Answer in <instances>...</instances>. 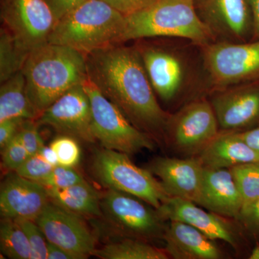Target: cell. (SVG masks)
Here are the masks:
<instances>
[{
  "label": "cell",
  "mask_w": 259,
  "mask_h": 259,
  "mask_svg": "<svg viewBox=\"0 0 259 259\" xmlns=\"http://www.w3.org/2000/svg\"><path fill=\"white\" fill-rule=\"evenodd\" d=\"M22 71L29 98L40 115L89 76L85 55L48 42L30 51Z\"/></svg>",
  "instance_id": "obj_2"
},
{
  "label": "cell",
  "mask_w": 259,
  "mask_h": 259,
  "mask_svg": "<svg viewBox=\"0 0 259 259\" xmlns=\"http://www.w3.org/2000/svg\"><path fill=\"white\" fill-rule=\"evenodd\" d=\"M47 259H79L76 255L49 241H47Z\"/></svg>",
  "instance_id": "obj_37"
},
{
  "label": "cell",
  "mask_w": 259,
  "mask_h": 259,
  "mask_svg": "<svg viewBox=\"0 0 259 259\" xmlns=\"http://www.w3.org/2000/svg\"><path fill=\"white\" fill-rule=\"evenodd\" d=\"M163 239L165 250L176 259H218L221 252L213 240L197 228L179 221H168Z\"/></svg>",
  "instance_id": "obj_19"
},
{
  "label": "cell",
  "mask_w": 259,
  "mask_h": 259,
  "mask_svg": "<svg viewBox=\"0 0 259 259\" xmlns=\"http://www.w3.org/2000/svg\"><path fill=\"white\" fill-rule=\"evenodd\" d=\"M158 211L165 221L187 223L213 241L221 240L233 246L236 245V237L228 223L219 214L207 212L192 201L169 197Z\"/></svg>",
  "instance_id": "obj_17"
},
{
  "label": "cell",
  "mask_w": 259,
  "mask_h": 259,
  "mask_svg": "<svg viewBox=\"0 0 259 259\" xmlns=\"http://www.w3.org/2000/svg\"><path fill=\"white\" fill-rule=\"evenodd\" d=\"M131 194L109 190L101 195L102 217L123 238H162L167 224L158 209Z\"/></svg>",
  "instance_id": "obj_7"
},
{
  "label": "cell",
  "mask_w": 259,
  "mask_h": 259,
  "mask_svg": "<svg viewBox=\"0 0 259 259\" xmlns=\"http://www.w3.org/2000/svg\"><path fill=\"white\" fill-rule=\"evenodd\" d=\"M197 13L214 36L231 41L246 38L253 32L249 0H194Z\"/></svg>",
  "instance_id": "obj_13"
},
{
  "label": "cell",
  "mask_w": 259,
  "mask_h": 259,
  "mask_svg": "<svg viewBox=\"0 0 259 259\" xmlns=\"http://www.w3.org/2000/svg\"><path fill=\"white\" fill-rule=\"evenodd\" d=\"M84 179L74 167L57 165L45 178L38 183L47 189H64L85 182Z\"/></svg>",
  "instance_id": "obj_29"
},
{
  "label": "cell",
  "mask_w": 259,
  "mask_h": 259,
  "mask_svg": "<svg viewBox=\"0 0 259 259\" xmlns=\"http://www.w3.org/2000/svg\"><path fill=\"white\" fill-rule=\"evenodd\" d=\"M148 170L159 178L171 197L192 201L201 206L204 166L198 158L158 157Z\"/></svg>",
  "instance_id": "obj_14"
},
{
  "label": "cell",
  "mask_w": 259,
  "mask_h": 259,
  "mask_svg": "<svg viewBox=\"0 0 259 259\" xmlns=\"http://www.w3.org/2000/svg\"><path fill=\"white\" fill-rule=\"evenodd\" d=\"M52 10L56 20H59L64 15L83 3L85 0H45Z\"/></svg>",
  "instance_id": "obj_35"
},
{
  "label": "cell",
  "mask_w": 259,
  "mask_h": 259,
  "mask_svg": "<svg viewBox=\"0 0 259 259\" xmlns=\"http://www.w3.org/2000/svg\"><path fill=\"white\" fill-rule=\"evenodd\" d=\"M204 167L231 168L245 163H259V153L238 131H220L198 156Z\"/></svg>",
  "instance_id": "obj_20"
},
{
  "label": "cell",
  "mask_w": 259,
  "mask_h": 259,
  "mask_svg": "<svg viewBox=\"0 0 259 259\" xmlns=\"http://www.w3.org/2000/svg\"><path fill=\"white\" fill-rule=\"evenodd\" d=\"M211 105L222 131H236L259 120V89H226L213 97Z\"/></svg>",
  "instance_id": "obj_16"
},
{
  "label": "cell",
  "mask_w": 259,
  "mask_h": 259,
  "mask_svg": "<svg viewBox=\"0 0 259 259\" xmlns=\"http://www.w3.org/2000/svg\"><path fill=\"white\" fill-rule=\"evenodd\" d=\"M253 13V33L255 37L259 38V0H249Z\"/></svg>",
  "instance_id": "obj_41"
},
{
  "label": "cell",
  "mask_w": 259,
  "mask_h": 259,
  "mask_svg": "<svg viewBox=\"0 0 259 259\" xmlns=\"http://www.w3.org/2000/svg\"><path fill=\"white\" fill-rule=\"evenodd\" d=\"M241 218L259 226V199L248 211L242 214Z\"/></svg>",
  "instance_id": "obj_40"
},
{
  "label": "cell",
  "mask_w": 259,
  "mask_h": 259,
  "mask_svg": "<svg viewBox=\"0 0 259 259\" xmlns=\"http://www.w3.org/2000/svg\"><path fill=\"white\" fill-rule=\"evenodd\" d=\"M2 253L13 259L31 258V247L26 233L15 220L3 218L0 225Z\"/></svg>",
  "instance_id": "obj_26"
},
{
  "label": "cell",
  "mask_w": 259,
  "mask_h": 259,
  "mask_svg": "<svg viewBox=\"0 0 259 259\" xmlns=\"http://www.w3.org/2000/svg\"><path fill=\"white\" fill-rule=\"evenodd\" d=\"M201 207L221 216L241 217V194L230 168L204 167Z\"/></svg>",
  "instance_id": "obj_18"
},
{
  "label": "cell",
  "mask_w": 259,
  "mask_h": 259,
  "mask_svg": "<svg viewBox=\"0 0 259 259\" xmlns=\"http://www.w3.org/2000/svg\"><path fill=\"white\" fill-rule=\"evenodd\" d=\"M240 134L245 142L259 153V125L253 128L240 132Z\"/></svg>",
  "instance_id": "obj_38"
},
{
  "label": "cell",
  "mask_w": 259,
  "mask_h": 259,
  "mask_svg": "<svg viewBox=\"0 0 259 259\" xmlns=\"http://www.w3.org/2000/svg\"><path fill=\"white\" fill-rule=\"evenodd\" d=\"M37 153H39L44 159H45L48 163H50L53 166H56L57 165H59L55 151L53 150V148L50 146H44Z\"/></svg>",
  "instance_id": "obj_39"
},
{
  "label": "cell",
  "mask_w": 259,
  "mask_h": 259,
  "mask_svg": "<svg viewBox=\"0 0 259 259\" xmlns=\"http://www.w3.org/2000/svg\"><path fill=\"white\" fill-rule=\"evenodd\" d=\"M102 1L110 5L122 14L127 15L144 6L148 0H102Z\"/></svg>",
  "instance_id": "obj_36"
},
{
  "label": "cell",
  "mask_w": 259,
  "mask_h": 259,
  "mask_svg": "<svg viewBox=\"0 0 259 259\" xmlns=\"http://www.w3.org/2000/svg\"><path fill=\"white\" fill-rule=\"evenodd\" d=\"M50 146L55 151L59 165L75 167L79 164L81 151L77 139L61 135L51 143Z\"/></svg>",
  "instance_id": "obj_28"
},
{
  "label": "cell",
  "mask_w": 259,
  "mask_h": 259,
  "mask_svg": "<svg viewBox=\"0 0 259 259\" xmlns=\"http://www.w3.org/2000/svg\"><path fill=\"white\" fill-rule=\"evenodd\" d=\"M166 130L174 148L182 154L197 156L219 134V123L211 102H190L170 116Z\"/></svg>",
  "instance_id": "obj_8"
},
{
  "label": "cell",
  "mask_w": 259,
  "mask_h": 259,
  "mask_svg": "<svg viewBox=\"0 0 259 259\" xmlns=\"http://www.w3.org/2000/svg\"><path fill=\"white\" fill-rule=\"evenodd\" d=\"M18 135L30 156L37 154L45 146L34 120H24Z\"/></svg>",
  "instance_id": "obj_33"
},
{
  "label": "cell",
  "mask_w": 259,
  "mask_h": 259,
  "mask_svg": "<svg viewBox=\"0 0 259 259\" xmlns=\"http://www.w3.org/2000/svg\"><path fill=\"white\" fill-rule=\"evenodd\" d=\"M26 233L31 247V258L47 259V240L35 221L28 219L15 220Z\"/></svg>",
  "instance_id": "obj_30"
},
{
  "label": "cell",
  "mask_w": 259,
  "mask_h": 259,
  "mask_svg": "<svg viewBox=\"0 0 259 259\" xmlns=\"http://www.w3.org/2000/svg\"><path fill=\"white\" fill-rule=\"evenodd\" d=\"M47 241L59 245L79 259L94 255L97 238L79 215L49 202L35 220Z\"/></svg>",
  "instance_id": "obj_11"
},
{
  "label": "cell",
  "mask_w": 259,
  "mask_h": 259,
  "mask_svg": "<svg viewBox=\"0 0 259 259\" xmlns=\"http://www.w3.org/2000/svg\"><path fill=\"white\" fill-rule=\"evenodd\" d=\"M24 119L13 118L0 122V149H3L20 131Z\"/></svg>",
  "instance_id": "obj_34"
},
{
  "label": "cell",
  "mask_w": 259,
  "mask_h": 259,
  "mask_svg": "<svg viewBox=\"0 0 259 259\" xmlns=\"http://www.w3.org/2000/svg\"><path fill=\"white\" fill-rule=\"evenodd\" d=\"M230 170L241 196V217L259 199V163L238 165Z\"/></svg>",
  "instance_id": "obj_27"
},
{
  "label": "cell",
  "mask_w": 259,
  "mask_h": 259,
  "mask_svg": "<svg viewBox=\"0 0 259 259\" xmlns=\"http://www.w3.org/2000/svg\"><path fill=\"white\" fill-rule=\"evenodd\" d=\"M128 156L105 148L97 150L92 165L94 176L105 188L134 195L158 209L171 196L149 170L135 165Z\"/></svg>",
  "instance_id": "obj_6"
},
{
  "label": "cell",
  "mask_w": 259,
  "mask_h": 259,
  "mask_svg": "<svg viewBox=\"0 0 259 259\" xmlns=\"http://www.w3.org/2000/svg\"><path fill=\"white\" fill-rule=\"evenodd\" d=\"M4 28L29 50L48 42L57 21L45 0H2Z\"/></svg>",
  "instance_id": "obj_10"
},
{
  "label": "cell",
  "mask_w": 259,
  "mask_h": 259,
  "mask_svg": "<svg viewBox=\"0 0 259 259\" xmlns=\"http://www.w3.org/2000/svg\"><path fill=\"white\" fill-rule=\"evenodd\" d=\"M30 50L22 45L8 30L0 34V81L10 79L23 69Z\"/></svg>",
  "instance_id": "obj_25"
},
{
  "label": "cell",
  "mask_w": 259,
  "mask_h": 259,
  "mask_svg": "<svg viewBox=\"0 0 259 259\" xmlns=\"http://www.w3.org/2000/svg\"><path fill=\"white\" fill-rule=\"evenodd\" d=\"M153 90L163 100H170L178 93L184 71L180 60L166 51L147 49L141 54Z\"/></svg>",
  "instance_id": "obj_21"
},
{
  "label": "cell",
  "mask_w": 259,
  "mask_h": 259,
  "mask_svg": "<svg viewBox=\"0 0 259 259\" xmlns=\"http://www.w3.org/2000/svg\"><path fill=\"white\" fill-rule=\"evenodd\" d=\"M124 41L149 37H177L199 46L214 37L202 21L194 0H148L139 10L125 15Z\"/></svg>",
  "instance_id": "obj_4"
},
{
  "label": "cell",
  "mask_w": 259,
  "mask_h": 259,
  "mask_svg": "<svg viewBox=\"0 0 259 259\" xmlns=\"http://www.w3.org/2000/svg\"><path fill=\"white\" fill-rule=\"evenodd\" d=\"M54 167L37 153L30 156L15 172L24 178L39 182L47 177Z\"/></svg>",
  "instance_id": "obj_32"
},
{
  "label": "cell",
  "mask_w": 259,
  "mask_h": 259,
  "mask_svg": "<svg viewBox=\"0 0 259 259\" xmlns=\"http://www.w3.org/2000/svg\"><path fill=\"white\" fill-rule=\"evenodd\" d=\"M47 191L51 202L69 212L79 216L102 217L101 195L87 182L67 188Z\"/></svg>",
  "instance_id": "obj_23"
},
{
  "label": "cell",
  "mask_w": 259,
  "mask_h": 259,
  "mask_svg": "<svg viewBox=\"0 0 259 259\" xmlns=\"http://www.w3.org/2000/svg\"><path fill=\"white\" fill-rule=\"evenodd\" d=\"M93 255L102 259H167L169 255L165 249L137 238H124L107 243L95 250Z\"/></svg>",
  "instance_id": "obj_24"
},
{
  "label": "cell",
  "mask_w": 259,
  "mask_h": 259,
  "mask_svg": "<svg viewBox=\"0 0 259 259\" xmlns=\"http://www.w3.org/2000/svg\"><path fill=\"white\" fill-rule=\"evenodd\" d=\"M49 202L47 189L44 186L15 172L2 182L0 214L3 218L35 221Z\"/></svg>",
  "instance_id": "obj_15"
},
{
  "label": "cell",
  "mask_w": 259,
  "mask_h": 259,
  "mask_svg": "<svg viewBox=\"0 0 259 259\" xmlns=\"http://www.w3.org/2000/svg\"><path fill=\"white\" fill-rule=\"evenodd\" d=\"M40 113L29 98L23 71L2 83L0 122L13 118L37 120Z\"/></svg>",
  "instance_id": "obj_22"
},
{
  "label": "cell",
  "mask_w": 259,
  "mask_h": 259,
  "mask_svg": "<svg viewBox=\"0 0 259 259\" xmlns=\"http://www.w3.org/2000/svg\"><path fill=\"white\" fill-rule=\"evenodd\" d=\"M92 122L91 102L82 84L64 93L37 119V124L51 126L60 135L86 143L96 141Z\"/></svg>",
  "instance_id": "obj_12"
},
{
  "label": "cell",
  "mask_w": 259,
  "mask_h": 259,
  "mask_svg": "<svg viewBox=\"0 0 259 259\" xmlns=\"http://www.w3.org/2000/svg\"><path fill=\"white\" fill-rule=\"evenodd\" d=\"M125 15L102 0H85L56 21L48 42L88 56L124 41Z\"/></svg>",
  "instance_id": "obj_3"
},
{
  "label": "cell",
  "mask_w": 259,
  "mask_h": 259,
  "mask_svg": "<svg viewBox=\"0 0 259 259\" xmlns=\"http://www.w3.org/2000/svg\"><path fill=\"white\" fill-rule=\"evenodd\" d=\"M82 85L91 102L93 136L102 147L129 156L144 150L154 149L153 139L136 127L120 109L103 95L90 76Z\"/></svg>",
  "instance_id": "obj_5"
},
{
  "label": "cell",
  "mask_w": 259,
  "mask_h": 259,
  "mask_svg": "<svg viewBox=\"0 0 259 259\" xmlns=\"http://www.w3.org/2000/svg\"><path fill=\"white\" fill-rule=\"evenodd\" d=\"M1 152L3 166L7 169L14 171L30 156L18 134L2 150Z\"/></svg>",
  "instance_id": "obj_31"
},
{
  "label": "cell",
  "mask_w": 259,
  "mask_h": 259,
  "mask_svg": "<svg viewBox=\"0 0 259 259\" xmlns=\"http://www.w3.org/2000/svg\"><path fill=\"white\" fill-rule=\"evenodd\" d=\"M204 59L214 85L233 86L259 75V40L248 44H208Z\"/></svg>",
  "instance_id": "obj_9"
},
{
  "label": "cell",
  "mask_w": 259,
  "mask_h": 259,
  "mask_svg": "<svg viewBox=\"0 0 259 259\" xmlns=\"http://www.w3.org/2000/svg\"><path fill=\"white\" fill-rule=\"evenodd\" d=\"M250 259H259V245H256L253 250L249 257Z\"/></svg>",
  "instance_id": "obj_42"
},
{
  "label": "cell",
  "mask_w": 259,
  "mask_h": 259,
  "mask_svg": "<svg viewBox=\"0 0 259 259\" xmlns=\"http://www.w3.org/2000/svg\"><path fill=\"white\" fill-rule=\"evenodd\" d=\"M88 56L89 76L136 127L146 134L166 130L170 116L158 103L139 52L113 46Z\"/></svg>",
  "instance_id": "obj_1"
}]
</instances>
